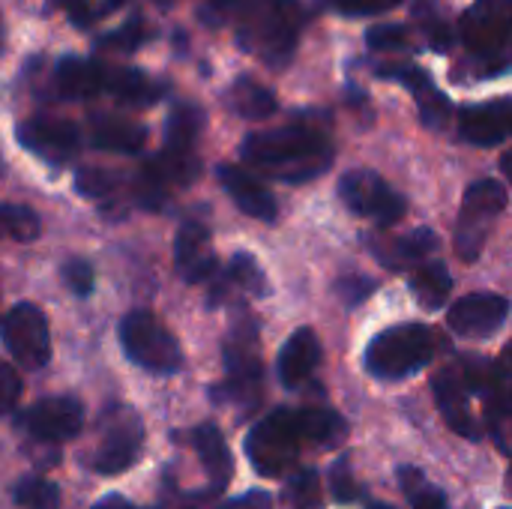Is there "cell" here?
<instances>
[{
    "label": "cell",
    "mask_w": 512,
    "mask_h": 509,
    "mask_svg": "<svg viewBox=\"0 0 512 509\" xmlns=\"http://www.w3.org/2000/svg\"><path fill=\"white\" fill-rule=\"evenodd\" d=\"M240 156L279 183H309L333 165V141L312 123H285L246 135Z\"/></svg>",
    "instance_id": "cell-1"
},
{
    "label": "cell",
    "mask_w": 512,
    "mask_h": 509,
    "mask_svg": "<svg viewBox=\"0 0 512 509\" xmlns=\"http://www.w3.org/2000/svg\"><path fill=\"white\" fill-rule=\"evenodd\" d=\"M303 21L300 0H240L234 9L237 45L267 66L282 69L297 54Z\"/></svg>",
    "instance_id": "cell-2"
},
{
    "label": "cell",
    "mask_w": 512,
    "mask_h": 509,
    "mask_svg": "<svg viewBox=\"0 0 512 509\" xmlns=\"http://www.w3.org/2000/svg\"><path fill=\"white\" fill-rule=\"evenodd\" d=\"M441 351V339L432 327L405 321L381 330L363 354V366L378 381H405L423 372L435 354Z\"/></svg>",
    "instance_id": "cell-3"
},
{
    "label": "cell",
    "mask_w": 512,
    "mask_h": 509,
    "mask_svg": "<svg viewBox=\"0 0 512 509\" xmlns=\"http://www.w3.org/2000/svg\"><path fill=\"white\" fill-rule=\"evenodd\" d=\"M222 360H225V381L216 384L213 399L252 411L261 402V390H264V360H261L255 318L243 315L231 324L222 342Z\"/></svg>",
    "instance_id": "cell-4"
},
{
    "label": "cell",
    "mask_w": 512,
    "mask_h": 509,
    "mask_svg": "<svg viewBox=\"0 0 512 509\" xmlns=\"http://www.w3.org/2000/svg\"><path fill=\"white\" fill-rule=\"evenodd\" d=\"M512 0H474L459 24V36L480 66V75L495 78L510 69Z\"/></svg>",
    "instance_id": "cell-5"
},
{
    "label": "cell",
    "mask_w": 512,
    "mask_h": 509,
    "mask_svg": "<svg viewBox=\"0 0 512 509\" xmlns=\"http://www.w3.org/2000/svg\"><path fill=\"white\" fill-rule=\"evenodd\" d=\"M303 447L306 444H303V435L297 426V408L270 411L246 435V456H249L252 468L267 480H279V477L294 474L297 456Z\"/></svg>",
    "instance_id": "cell-6"
},
{
    "label": "cell",
    "mask_w": 512,
    "mask_h": 509,
    "mask_svg": "<svg viewBox=\"0 0 512 509\" xmlns=\"http://www.w3.org/2000/svg\"><path fill=\"white\" fill-rule=\"evenodd\" d=\"M120 348L138 369L150 375H177L183 369V351L174 333L153 312H129L120 321Z\"/></svg>",
    "instance_id": "cell-7"
},
{
    "label": "cell",
    "mask_w": 512,
    "mask_h": 509,
    "mask_svg": "<svg viewBox=\"0 0 512 509\" xmlns=\"http://www.w3.org/2000/svg\"><path fill=\"white\" fill-rule=\"evenodd\" d=\"M507 204H510V192H507L504 183H498V180L471 183V189L462 198V210H459L456 234H453L456 255L462 261L474 264L483 255V249L489 243V234H492L498 216L507 210Z\"/></svg>",
    "instance_id": "cell-8"
},
{
    "label": "cell",
    "mask_w": 512,
    "mask_h": 509,
    "mask_svg": "<svg viewBox=\"0 0 512 509\" xmlns=\"http://www.w3.org/2000/svg\"><path fill=\"white\" fill-rule=\"evenodd\" d=\"M339 198L354 216L372 219L384 228L402 222L408 213V198L396 192L378 171L369 168L345 171L339 180Z\"/></svg>",
    "instance_id": "cell-9"
},
{
    "label": "cell",
    "mask_w": 512,
    "mask_h": 509,
    "mask_svg": "<svg viewBox=\"0 0 512 509\" xmlns=\"http://www.w3.org/2000/svg\"><path fill=\"white\" fill-rule=\"evenodd\" d=\"M99 450L93 456V468L99 474H123L138 462V453L144 447V423L135 414V408L114 405L102 414L99 423Z\"/></svg>",
    "instance_id": "cell-10"
},
{
    "label": "cell",
    "mask_w": 512,
    "mask_h": 509,
    "mask_svg": "<svg viewBox=\"0 0 512 509\" xmlns=\"http://www.w3.org/2000/svg\"><path fill=\"white\" fill-rule=\"evenodd\" d=\"M0 342L24 369H42L51 360V330L33 303H18L0 315Z\"/></svg>",
    "instance_id": "cell-11"
},
{
    "label": "cell",
    "mask_w": 512,
    "mask_h": 509,
    "mask_svg": "<svg viewBox=\"0 0 512 509\" xmlns=\"http://www.w3.org/2000/svg\"><path fill=\"white\" fill-rule=\"evenodd\" d=\"M18 144L48 165H66L81 150V129L63 117H27L15 126Z\"/></svg>",
    "instance_id": "cell-12"
},
{
    "label": "cell",
    "mask_w": 512,
    "mask_h": 509,
    "mask_svg": "<svg viewBox=\"0 0 512 509\" xmlns=\"http://www.w3.org/2000/svg\"><path fill=\"white\" fill-rule=\"evenodd\" d=\"M372 72L378 78H390V81H399L402 87H408V93L417 99L423 126L444 129L450 123L453 102L447 99V93H441V87L423 66L408 63V60H381V63H372Z\"/></svg>",
    "instance_id": "cell-13"
},
{
    "label": "cell",
    "mask_w": 512,
    "mask_h": 509,
    "mask_svg": "<svg viewBox=\"0 0 512 509\" xmlns=\"http://www.w3.org/2000/svg\"><path fill=\"white\" fill-rule=\"evenodd\" d=\"M18 426L24 435L42 444L72 441L84 426V405L75 396H48L18 414Z\"/></svg>",
    "instance_id": "cell-14"
},
{
    "label": "cell",
    "mask_w": 512,
    "mask_h": 509,
    "mask_svg": "<svg viewBox=\"0 0 512 509\" xmlns=\"http://www.w3.org/2000/svg\"><path fill=\"white\" fill-rule=\"evenodd\" d=\"M432 387H435V399H438V408H441L447 426H450L456 435L468 438V441H480V438L486 435V429H483L477 411L471 408L474 393H471V384H468L462 366L453 363V366L441 369V372L435 375V384H432Z\"/></svg>",
    "instance_id": "cell-15"
},
{
    "label": "cell",
    "mask_w": 512,
    "mask_h": 509,
    "mask_svg": "<svg viewBox=\"0 0 512 509\" xmlns=\"http://www.w3.org/2000/svg\"><path fill=\"white\" fill-rule=\"evenodd\" d=\"M447 321L462 339H489L510 321V300L501 294L474 291L450 306Z\"/></svg>",
    "instance_id": "cell-16"
},
{
    "label": "cell",
    "mask_w": 512,
    "mask_h": 509,
    "mask_svg": "<svg viewBox=\"0 0 512 509\" xmlns=\"http://www.w3.org/2000/svg\"><path fill=\"white\" fill-rule=\"evenodd\" d=\"M174 264L177 273L183 276V282L189 285H201V282H213V276L222 270L219 258L213 252L210 243V228L198 219H186L174 237Z\"/></svg>",
    "instance_id": "cell-17"
},
{
    "label": "cell",
    "mask_w": 512,
    "mask_h": 509,
    "mask_svg": "<svg viewBox=\"0 0 512 509\" xmlns=\"http://www.w3.org/2000/svg\"><path fill=\"white\" fill-rule=\"evenodd\" d=\"M512 105L507 96L459 111V135L474 147H498L510 138Z\"/></svg>",
    "instance_id": "cell-18"
},
{
    "label": "cell",
    "mask_w": 512,
    "mask_h": 509,
    "mask_svg": "<svg viewBox=\"0 0 512 509\" xmlns=\"http://www.w3.org/2000/svg\"><path fill=\"white\" fill-rule=\"evenodd\" d=\"M372 255L390 270H414L429 261L438 249V237L432 228H417L408 234H381L369 240Z\"/></svg>",
    "instance_id": "cell-19"
},
{
    "label": "cell",
    "mask_w": 512,
    "mask_h": 509,
    "mask_svg": "<svg viewBox=\"0 0 512 509\" xmlns=\"http://www.w3.org/2000/svg\"><path fill=\"white\" fill-rule=\"evenodd\" d=\"M219 183L222 189L231 195V201L252 219L258 222H276L279 216V204H276V195L246 168H237V165H219Z\"/></svg>",
    "instance_id": "cell-20"
},
{
    "label": "cell",
    "mask_w": 512,
    "mask_h": 509,
    "mask_svg": "<svg viewBox=\"0 0 512 509\" xmlns=\"http://www.w3.org/2000/svg\"><path fill=\"white\" fill-rule=\"evenodd\" d=\"M318 363H321V342H318L315 330H309V327L294 330V333L285 339V345H282V351H279V360H276L279 384H282L285 390L303 387V384L315 375Z\"/></svg>",
    "instance_id": "cell-21"
},
{
    "label": "cell",
    "mask_w": 512,
    "mask_h": 509,
    "mask_svg": "<svg viewBox=\"0 0 512 509\" xmlns=\"http://www.w3.org/2000/svg\"><path fill=\"white\" fill-rule=\"evenodd\" d=\"M51 90L63 102H81L102 93V60L66 54L54 63Z\"/></svg>",
    "instance_id": "cell-22"
},
{
    "label": "cell",
    "mask_w": 512,
    "mask_h": 509,
    "mask_svg": "<svg viewBox=\"0 0 512 509\" xmlns=\"http://www.w3.org/2000/svg\"><path fill=\"white\" fill-rule=\"evenodd\" d=\"M102 93L114 96L120 105H129V108H147L165 96V84L150 78L141 69L102 63Z\"/></svg>",
    "instance_id": "cell-23"
},
{
    "label": "cell",
    "mask_w": 512,
    "mask_h": 509,
    "mask_svg": "<svg viewBox=\"0 0 512 509\" xmlns=\"http://www.w3.org/2000/svg\"><path fill=\"white\" fill-rule=\"evenodd\" d=\"M189 444L195 447L204 471H207V480H210V495H219L228 489L231 477H234V459H231V450L225 444V435L219 432V426L213 423H201L192 435H189Z\"/></svg>",
    "instance_id": "cell-24"
},
{
    "label": "cell",
    "mask_w": 512,
    "mask_h": 509,
    "mask_svg": "<svg viewBox=\"0 0 512 509\" xmlns=\"http://www.w3.org/2000/svg\"><path fill=\"white\" fill-rule=\"evenodd\" d=\"M87 138L96 150L108 153H141L147 144V126L129 120V117H114V114H99L90 120Z\"/></svg>",
    "instance_id": "cell-25"
},
{
    "label": "cell",
    "mask_w": 512,
    "mask_h": 509,
    "mask_svg": "<svg viewBox=\"0 0 512 509\" xmlns=\"http://www.w3.org/2000/svg\"><path fill=\"white\" fill-rule=\"evenodd\" d=\"M204 126V111L195 102H177L165 123V144L162 153L171 156H195V144Z\"/></svg>",
    "instance_id": "cell-26"
},
{
    "label": "cell",
    "mask_w": 512,
    "mask_h": 509,
    "mask_svg": "<svg viewBox=\"0 0 512 509\" xmlns=\"http://www.w3.org/2000/svg\"><path fill=\"white\" fill-rule=\"evenodd\" d=\"M225 102L231 105L234 114L246 117V120H267L276 114L279 108V99L270 87H264L261 81L249 78V75H240L234 78V84L228 87L225 93Z\"/></svg>",
    "instance_id": "cell-27"
},
{
    "label": "cell",
    "mask_w": 512,
    "mask_h": 509,
    "mask_svg": "<svg viewBox=\"0 0 512 509\" xmlns=\"http://www.w3.org/2000/svg\"><path fill=\"white\" fill-rule=\"evenodd\" d=\"M417 303L429 312H438L447 300H450V291H453V276L447 270L444 261H423L411 270V279H408Z\"/></svg>",
    "instance_id": "cell-28"
},
{
    "label": "cell",
    "mask_w": 512,
    "mask_h": 509,
    "mask_svg": "<svg viewBox=\"0 0 512 509\" xmlns=\"http://www.w3.org/2000/svg\"><path fill=\"white\" fill-rule=\"evenodd\" d=\"M297 426L306 447H336L348 435V423L330 408H297Z\"/></svg>",
    "instance_id": "cell-29"
},
{
    "label": "cell",
    "mask_w": 512,
    "mask_h": 509,
    "mask_svg": "<svg viewBox=\"0 0 512 509\" xmlns=\"http://www.w3.org/2000/svg\"><path fill=\"white\" fill-rule=\"evenodd\" d=\"M219 279L225 282V288H237V291H246L252 297H267L270 294V282H267V273L261 270V264L246 255V252H237L222 270H219Z\"/></svg>",
    "instance_id": "cell-30"
},
{
    "label": "cell",
    "mask_w": 512,
    "mask_h": 509,
    "mask_svg": "<svg viewBox=\"0 0 512 509\" xmlns=\"http://www.w3.org/2000/svg\"><path fill=\"white\" fill-rule=\"evenodd\" d=\"M399 489L414 509H450L444 489H438L417 465L399 468Z\"/></svg>",
    "instance_id": "cell-31"
},
{
    "label": "cell",
    "mask_w": 512,
    "mask_h": 509,
    "mask_svg": "<svg viewBox=\"0 0 512 509\" xmlns=\"http://www.w3.org/2000/svg\"><path fill=\"white\" fill-rule=\"evenodd\" d=\"M321 477L318 471H294L288 474V483L282 489V509H321Z\"/></svg>",
    "instance_id": "cell-32"
},
{
    "label": "cell",
    "mask_w": 512,
    "mask_h": 509,
    "mask_svg": "<svg viewBox=\"0 0 512 509\" xmlns=\"http://www.w3.org/2000/svg\"><path fill=\"white\" fill-rule=\"evenodd\" d=\"M39 216L24 204H0V240L33 243L39 237Z\"/></svg>",
    "instance_id": "cell-33"
},
{
    "label": "cell",
    "mask_w": 512,
    "mask_h": 509,
    "mask_svg": "<svg viewBox=\"0 0 512 509\" xmlns=\"http://www.w3.org/2000/svg\"><path fill=\"white\" fill-rule=\"evenodd\" d=\"M12 501L21 509H60V489L45 477H21L12 489Z\"/></svg>",
    "instance_id": "cell-34"
},
{
    "label": "cell",
    "mask_w": 512,
    "mask_h": 509,
    "mask_svg": "<svg viewBox=\"0 0 512 509\" xmlns=\"http://www.w3.org/2000/svg\"><path fill=\"white\" fill-rule=\"evenodd\" d=\"M366 45L381 54H411L417 48V39L405 24H375L366 33Z\"/></svg>",
    "instance_id": "cell-35"
},
{
    "label": "cell",
    "mask_w": 512,
    "mask_h": 509,
    "mask_svg": "<svg viewBox=\"0 0 512 509\" xmlns=\"http://www.w3.org/2000/svg\"><path fill=\"white\" fill-rule=\"evenodd\" d=\"M75 189L78 195L90 198V201H111L114 192L120 189V174L108 171V168H81L75 174Z\"/></svg>",
    "instance_id": "cell-36"
},
{
    "label": "cell",
    "mask_w": 512,
    "mask_h": 509,
    "mask_svg": "<svg viewBox=\"0 0 512 509\" xmlns=\"http://www.w3.org/2000/svg\"><path fill=\"white\" fill-rule=\"evenodd\" d=\"M330 492L339 504H351L360 498V483L354 480L351 462L348 459H336L330 468Z\"/></svg>",
    "instance_id": "cell-37"
},
{
    "label": "cell",
    "mask_w": 512,
    "mask_h": 509,
    "mask_svg": "<svg viewBox=\"0 0 512 509\" xmlns=\"http://www.w3.org/2000/svg\"><path fill=\"white\" fill-rule=\"evenodd\" d=\"M63 282L66 288L75 294V297H90L93 288H96V276H93V267L81 258H72L63 264Z\"/></svg>",
    "instance_id": "cell-38"
},
{
    "label": "cell",
    "mask_w": 512,
    "mask_h": 509,
    "mask_svg": "<svg viewBox=\"0 0 512 509\" xmlns=\"http://www.w3.org/2000/svg\"><path fill=\"white\" fill-rule=\"evenodd\" d=\"M375 288H378V282L369 276H360V273H348L336 282V294L345 306H360L366 297H372Z\"/></svg>",
    "instance_id": "cell-39"
},
{
    "label": "cell",
    "mask_w": 512,
    "mask_h": 509,
    "mask_svg": "<svg viewBox=\"0 0 512 509\" xmlns=\"http://www.w3.org/2000/svg\"><path fill=\"white\" fill-rule=\"evenodd\" d=\"M330 9L348 15V18H363V15H381L396 9L402 0H324Z\"/></svg>",
    "instance_id": "cell-40"
},
{
    "label": "cell",
    "mask_w": 512,
    "mask_h": 509,
    "mask_svg": "<svg viewBox=\"0 0 512 509\" xmlns=\"http://www.w3.org/2000/svg\"><path fill=\"white\" fill-rule=\"evenodd\" d=\"M144 39H147L144 21H129V24H123L117 33L105 36V39H102V48H108V51H135Z\"/></svg>",
    "instance_id": "cell-41"
},
{
    "label": "cell",
    "mask_w": 512,
    "mask_h": 509,
    "mask_svg": "<svg viewBox=\"0 0 512 509\" xmlns=\"http://www.w3.org/2000/svg\"><path fill=\"white\" fill-rule=\"evenodd\" d=\"M21 399V378L9 363H0V417H9Z\"/></svg>",
    "instance_id": "cell-42"
},
{
    "label": "cell",
    "mask_w": 512,
    "mask_h": 509,
    "mask_svg": "<svg viewBox=\"0 0 512 509\" xmlns=\"http://www.w3.org/2000/svg\"><path fill=\"white\" fill-rule=\"evenodd\" d=\"M57 6H60L63 12H69L75 24H90V21L99 18L96 6H93L90 0H57Z\"/></svg>",
    "instance_id": "cell-43"
},
{
    "label": "cell",
    "mask_w": 512,
    "mask_h": 509,
    "mask_svg": "<svg viewBox=\"0 0 512 509\" xmlns=\"http://www.w3.org/2000/svg\"><path fill=\"white\" fill-rule=\"evenodd\" d=\"M216 509H273V498L267 492L255 489V492H246V495H240L234 501H225L222 507Z\"/></svg>",
    "instance_id": "cell-44"
},
{
    "label": "cell",
    "mask_w": 512,
    "mask_h": 509,
    "mask_svg": "<svg viewBox=\"0 0 512 509\" xmlns=\"http://www.w3.org/2000/svg\"><path fill=\"white\" fill-rule=\"evenodd\" d=\"M93 509H135L123 495H105V498H99Z\"/></svg>",
    "instance_id": "cell-45"
},
{
    "label": "cell",
    "mask_w": 512,
    "mask_h": 509,
    "mask_svg": "<svg viewBox=\"0 0 512 509\" xmlns=\"http://www.w3.org/2000/svg\"><path fill=\"white\" fill-rule=\"evenodd\" d=\"M126 0H102V6H99V15H105V12H114V9H120Z\"/></svg>",
    "instance_id": "cell-46"
},
{
    "label": "cell",
    "mask_w": 512,
    "mask_h": 509,
    "mask_svg": "<svg viewBox=\"0 0 512 509\" xmlns=\"http://www.w3.org/2000/svg\"><path fill=\"white\" fill-rule=\"evenodd\" d=\"M366 509H396V507H390V504H384V501H369Z\"/></svg>",
    "instance_id": "cell-47"
},
{
    "label": "cell",
    "mask_w": 512,
    "mask_h": 509,
    "mask_svg": "<svg viewBox=\"0 0 512 509\" xmlns=\"http://www.w3.org/2000/svg\"><path fill=\"white\" fill-rule=\"evenodd\" d=\"M3 39H6V30H3V18H0V51H3Z\"/></svg>",
    "instance_id": "cell-48"
},
{
    "label": "cell",
    "mask_w": 512,
    "mask_h": 509,
    "mask_svg": "<svg viewBox=\"0 0 512 509\" xmlns=\"http://www.w3.org/2000/svg\"><path fill=\"white\" fill-rule=\"evenodd\" d=\"M159 3H162V6H168V3H171V0H159Z\"/></svg>",
    "instance_id": "cell-49"
},
{
    "label": "cell",
    "mask_w": 512,
    "mask_h": 509,
    "mask_svg": "<svg viewBox=\"0 0 512 509\" xmlns=\"http://www.w3.org/2000/svg\"><path fill=\"white\" fill-rule=\"evenodd\" d=\"M501 509H510V507H501Z\"/></svg>",
    "instance_id": "cell-50"
}]
</instances>
